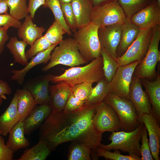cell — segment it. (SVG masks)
Returning <instances> with one entry per match:
<instances>
[{"label":"cell","mask_w":160,"mask_h":160,"mask_svg":"<svg viewBox=\"0 0 160 160\" xmlns=\"http://www.w3.org/2000/svg\"><path fill=\"white\" fill-rule=\"evenodd\" d=\"M97 105L83 106L68 113L63 110L52 111L39 127V140L45 141L51 151L69 141L95 149L101 143L102 137L92 123Z\"/></svg>","instance_id":"6da1fadb"},{"label":"cell","mask_w":160,"mask_h":160,"mask_svg":"<svg viewBox=\"0 0 160 160\" xmlns=\"http://www.w3.org/2000/svg\"><path fill=\"white\" fill-rule=\"evenodd\" d=\"M104 77L102 56L95 58L83 67H74L65 70L59 76L49 75L50 81L63 82L71 87L84 82H98Z\"/></svg>","instance_id":"7a4b0ae2"},{"label":"cell","mask_w":160,"mask_h":160,"mask_svg":"<svg viewBox=\"0 0 160 160\" xmlns=\"http://www.w3.org/2000/svg\"><path fill=\"white\" fill-rule=\"evenodd\" d=\"M58 46L53 49L49 62L42 68L46 71L58 65L72 67L87 63L81 55L77 44L74 39L68 38L63 40Z\"/></svg>","instance_id":"3957f363"},{"label":"cell","mask_w":160,"mask_h":160,"mask_svg":"<svg viewBox=\"0 0 160 160\" xmlns=\"http://www.w3.org/2000/svg\"><path fill=\"white\" fill-rule=\"evenodd\" d=\"M144 125L140 122L135 129L130 132L121 130L112 132L108 138L111 143L106 145L101 143L98 147L108 151L120 150L128 153L129 155L141 157L140 142Z\"/></svg>","instance_id":"277c9868"},{"label":"cell","mask_w":160,"mask_h":160,"mask_svg":"<svg viewBox=\"0 0 160 160\" xmlns=\"http://www.w3.org/2000/svg\"><path fill=\"white\" fill-rule=\"evenodd\" d=\"M99 26L93 22L78 28L74 34V39L79 51L87 63L101 57V47L98 31Z\"/></svg>","instance_id":"5b68a950"},{"label":"cell","mask_w":160,"mask_h":160,"mask_svg":"<svg viewBox=\"0 0 160 160\" xmlns=\"http://www.w3.org/2000/svg\"><path fill=\"white\" fill-rule=\"evenodd\" d=\"M103 101L110 105L118 115L120 121L121 131H131L138 126L140 123L138 116L129 99L108 93Z\"/></svg>","instance_id":"8992f818"},{"label":"cell","mask_w":160,"mask_h":160,"mask_svg":"<svg viewBox=\"0 0 160 160\" xmlns=\"http://www.w3.org/2000/svg\"><path fill=\"white\" fill-rule=\"evenodd\" d=\"M160 40V25L153 28V35L147 52L137 67L135 74L140 79H152L156 74V65L160 61L159 45Z\"/></svg>","instance_id":"52a82bcc"},{"label":"cell","mask_w":160,"mask_h":160,"mask_svg":"<svg viewBox=\"0 0 160 160\" xmlns=\"http://www.w3.org/2000/svg\"><path fill=\"white\" fill-rule=\"evenodd\" d=\"M153 28L140 29L135 41L125 52L116 60L118 65H125L135 61L141 62L148 49Z\"/></svg>","instance_id":"ba28073f"},{"label":"cell","mask_w":160,"mask_h":160,"mask_svg":"<svg viewBox=\"0 0 160 160\" xmlns=\"http://www.w3.org/2000/svg\"><path fill=\"white\" fill-rule=\"evenodd\" d=\"M127 18L117 0L103 5L93 7L91 22L102 28L123 24Z\"/></svg>","instance_id":"9c48e42d"},{"label":"cell","mask_w":160,"mask_h":160,"mask_svg":"<svg viewBox=\"0 0 160 160\" xmlns=\"http://www.w3.org/2000/svg\"><path fill=\"white\" fill-rule=\"evenodd\" d=\"M141 62L135 61L119 66L112 80L108 84L109 93L129 99L130 87L135 69Z\"/></svg>","instance_id":"30bf717a"},{"label":"cell","mask_w":160,"mask_h":160,"mask_svg":"<svg viewBox=\"0 0 160 160\" xmlns=\"http://www.w3.org/2000/svg\"><path fill=\"white\" fill-rule=\"evenodd\" d=\"M92 123L96 131L102 135L105 132H112L120 130L118 115L113 108L104 101L97 106Z\"/></svg>","instance_id":"8fae6325"},{"label":"cell","mask_w":160,"mask_h":160,"mask_svg":"<svg viewBox=\"0 0 160 160\" xmlns=\"http://www.w3.org/2000/svg\"><path fill=\"white\" fill-rule=\"evenodd\" d=\"M122 24L99 28L98 31L101 48L116 60L118 58L116 51L120 41Z\"/></svg>","instance_id":"7c38bea8"},{"label":"cell","mask_w":160,"mask_h":160,"mask_svg":"<svg viewBox=\"0 0 160 160\" xmlns=\"http://www.w3.org/2000/svg\"><path fill=\"white\" fill-rule=\"evenodd\" d=\"M131 22L140 29L154 28L160 25V5L157 0L152 2L130 18Z\"/></svg>","instance_id":"4fadbf2b"},{"label":"cell","mask_w":160,"mask_h":160,"mask_svg":"<svg viewBox=\"0 0 160 160\" xmlns=\"http://www.w3.org/2000/svg\"><path fill=\"white\" fill-rule=\"evenodd\" d=\"M140 79L133 74L129 96V99L133 104L138 116L143 114H149L153 112L149 97L146 91L142 89Z\"/></svg>","instance_id":"5bb4252c"},{"label":"cell","mask_w":160,"mask_h":160,"mask_svg":"<svg viewBox=\"0 0 160 160\" xmlns=\"http://www.w3.org/2000/svg\"><path fill=\"white\" fill-rule=\"evenodd\" d=\"M140 122L143 123L148 132L149 145L153 159L159 160L160 149V124L158 122L153 112L149 114H143L138 116Z\"/></svg>","instance_id":"9a60e30c"},{"label":"cell","mask_w":160,"mask_h":160,"mask_svg":"<svg viewBox=\"0 0 160 160\" xmlns=\"http://www.w3.org/2000/svg\"><path fill=\"white\" fill-rule=\"evenodd\" d=\"M52 111L50 103L36 107L23 121L25 134L28 135L39 128Z\"/></svg>","instance_id":"2e32d148"},{"label":"cell","mask_w":160,"mask_h":160,"mask_svg":"<svg viewBox=\"0 0 160 160\" xmlns=\"http://www.w3.org/2000/svg\"><path fill=\"white\" fill-rule=\"evenodd\" d=\"M58 43L52 44L47 49L38 53L22 69L12 70L11 73L13 74L11 77V79L16 81L20 85H22L24 81L26 74L29 70L38 65L42 63L46 64L48 63L50 59L52 52Z\"/></svg>","instance_id":"e0dca14e"},{"label":"cell","mask_w":160,"mask_h":160,"mask_svg":"<svg viewBox=\"0 0 160 160\" xmlns=\"http://www.w3.org/2000/svg\"><path fill=\"white\" fill-rule=\"evenodd\" d=\"M50 103L52 111H59L63 110L71 95V87L66 83L59 82L50 86Z\"/></svg>","instance_id":"ac0fdd59"},{"label":"cell","mask_w":160,"mask_h":160,"mask_svg":"<svg viewBox=\"0 0 160 160\" xmlns=\"http://www.w3.org/2000/svg\"><path fill=\"white\" fill-rule=\"evenodd\" d=\"M141 79L142 84L149 97L153 114L158 122L160 123V75L158 71L155 80L149 81L146 78Z\"/></svg>","instance_id":"d6986e66"},{"label":"cell","mask_w":160,"mask_h":160,"mask_svg":"<svg viewBox=\"0 0 160 160\" xmlns=\"http://www.w3.org/2000/svg\"><path fill=\"white\" fill-rule=\"evenodd\" d=\"M17 100V95L16 92L8 107L0 115V130L3 136H7L14 126L19 121Z\"/></svg>","instance_id":"ffe728a7"},{"label":"cell","mask_w":160,"mask_h":160,"mask_svg":"<svg viewBox=\"0 0 160 160\" xmlns=\"http://www.w3.org/2000/svg\"><path fill=\"white\" fill-rule=\"evenodd\" d=\"M30 15L28 14L20 27L18 28L17 36L22 40L31 47L35 41L42 36L45 29L38 27L33 23Z\"/></svg>","instance_id":"44dd1931"},{"label":"cell","mask_w":160,"mask_h":160,"mask_svg":"<svg viewBox=\"0 0 160 160\" xmlns=\"http://www.w3.org/2000/svg\"><path fill=\"white\" fill-rule=\"evenodd\" d=\"M140 29L127 18L122 24V30L116 53L117 57L123 55L137 38Z\"/></svg>","instance_id":"7402d4cb"},{"label":"cell","mask_w":160,"mask_h":160,"mask_svg":"<svg viewBox=\"0 0 160 160\" xmlns=\"http://www.w3.org/2000/svg\"><path fill=\"white\" fill-rule=\"evenodd\" d=\"M71 4L78 28L89 24L93 7L90 0H73Z\"/></svg>","instance_id":"603a6c76"},{"label":"cell","mask_w":160,"mask_h":160,"mask_svg":"<svg viewBox=\"0 0 160 160\" xmlns=\"http://www.w3.org/2000/svg\"><path fill=\"white\" fill-rule=\"evenodd\" d=\"M6 145L14 152L20 149L25 148L30 144L25 137L23 121H19L9 132Z\"/></svg>","instance_id":"cb8c5ba5"},{"label":"cell","mask_w":160,"mask_h":160,"mask_svg":"<svg viewBox=\"0 0 160 160\" xmlns=\"http://www.w3.org/2000/svg\"><path fill=\"white\" fill-rule=\"evenodd\" d=\"M16 92L17 95V111L19 121H23L36 107L33 97L28 89H18Z\"/></svg>","instance_id":"d4e9b609"},{"label":"cell","mask_w":160,"mask_h":160,"mask_svg":"<svg viewBox=\"0 0 160 160\" xmlns=\"http://www.w3.org/2000/svg\"><path fill=\"white\" fill-rule=\"evenodd\" d=\"M51 151L45 141L39 140L36 145L25 150L18 160H44Z\"/></svg>","instance_id":"484cf974"},{"label":"cell","mask_w":160,"mask_h":160,"mask_svg":"<svg viewBox=\"0 0 160 160\" xmlns=\"http://www.w3.org/2000/svg\"><path fill=\"white\" fill-rule=\"evenodd\" d=\"M49 75L39 82L29 87L28 89L33 97L36 105L50 103L49 95Z\"/></svg>","instance_id":"4316f807"},{"label":"cell","mask_w":160,"mask_h":160,"mask_svg":"<svg viewBox=\"0 0 160 160\" xmlns=\"http://www.w3.org/2000/svg\"><path fill=\"white\" fill-rule=\"evenodd\" d=\"M27 44L23 40H18L16 37H12L10 39L6 47L13 55L15 63L25 66L28 63L25 52Z\"/></svg>","instance_id":"83f0119b"},{"label":"cell","mask_w":160,"mask_h":160,"mask_svg":"<svg viewBox=\"0 0 160 160\" xmlns=\"http://www.w3.org/2000/svg\"><path fill=\"white\" fill-rule=\"evenodd\" d=\"M108 83L104 77L93 88L91 94L83 106L97 105L103 101L109 93Z\"/></svg>","instance_id":"f1b7e54d"},{"label":"cell","mask_w":160,"mask_h":160,"mask_svg":"<svg viewBox=\"0 0 160 160\" xmlns=\"http://www.w3.org/2000/svg\"><path fill=\"white\" fill-rule=\"evenodd\" d=\"M153 0H117L127 18L150 4Z\"/></svg>","instance_id":"f546056e"},{"label":"cell","mask_w":160,"mask_h":160,"mask_svg":"<svg viewBox=\"0 0 160 160\" xmlns=\"http://www.w3.org/2000/svg\"><path fill=\"white\" fill-rule=\"evenodd\" d=\"M91 149L80 143L72 142L67 156L68 160H91Z\"/></svg>","instance_id":"4dcf8cb0"},{"label":"cell","mask_w":160,"mask_h":160,"mask_svg":"<svg viewBox=\"0 0 160 160\" xmlns=\"http://www.w3.org/2000/svg\"><path fill=\"white\" fill-rule=\"evenodd\" d=\"M49 8L52 12L57 21L69 36L72 35L71 30L67 24L63 14L61 4L59 0H46L43 5Z\"/></svg>","instance_id":"1f68e13d"},{"label":"cell","mask_w":160,"mask_h":160,"mask_svg":"<svg viewBox=\"0 0 160 160\" xmlns=\"http://www.w3.org/2000/svg\"><path fill=\"white\" fill-rule=\"evenodd\" d=\"M101 54L104 77L109 83L114 77L119 66L116 60L102 48Z\"/></svg>","instance_id":"d6a6232c"},{"label":"cell","mask_w":160,"mask_h":160,"mask_svg":"<svg viewBox=\"0 0 160 160\" xmlns=\"http://www.w3.org/2000/svg\"><path fill=\"white\" fill-rule=\"evenodd\" d=\"M9 14L14 18L20 21L28 15L27 0H7Z\"/></svg>","instance_id":"836d02e7"},{"label":"cell","mask_w":160,"mask_h":160,"mask_svg":"<svg viewBox=\"0 0 160 160\" xmlns=\"http://www.w3.org/2000/svg\"><path fill=\"white\" fill-rule=\"evenodd\" d=\"M94 150L98 158L102 157L105 159L111 160H140V157L137 156L129 155H124L121 154L118 150H114V152L110 151L97 147Z\"/></svg>","instance_id":"e575fe53"},{"label":"cell","mask_w":160,"mask_h":160,"mask_svg":"<svg viewBox=\"0 0 160 160\" xmlns=\"http://www.w3.org/2000/svg\"><path fill=\"white\" fill-rule=\"evenodd\" d=\"M66 33L60 24L55 20L44 36L49 42L53 44L61 41L63 40V35Z\"/></svg>","instance_id":"d590c367"},{"label":"cell","mask_w":160,"mask_h":160,"mask_svg":"<svg viewBox=\"0 0 160 160\" xmlns=\"http://www.w3.org/2000/svg\"><path fill=\"white\" fill-rule=\"evenodd\" d=\"M93 83L84 82L76 84L71 87L72 93L79 100L86 102L91 93Z\"/></svg>","instance_id":"8d00e7d4"},{"label":"cell","mask_w":160,"mask_h":160,"mask_svg":"<svg viewBox=\"0 0 160 160\" xmlns=\"http://www.w3.org/2000/svg\"><path fill=\"white\" fill-rule=\"evenodd\" d=\"M52 44L45 39L44 36H42L35 41L25 52L27 59L28 60L32 58L38 53L48 48Z\"/></svg>","instance_id":"74e56055"},{"label":"cell","mask_w":160,"mask_h":160,"mask_svg":"<svg viewBox=\"0 0 160 160\" xmlns=\"http://www.w3.org/2000/svg\"><path fill=\"white\" fill-rule=\"evenodd\" d=\"M60 4L65 21L70 30L74 33L78 28L71 3Z\"/></svg>","instance_id":"f35d334b"},{"label":"cell","mask_w":160,"mask_h":160,"mask_svg":"<svg viewBox=\"0 0 160 160\" xmlns=\"http://www.w3.org/2000/svg\"><path fill=\"white\" fill-rule=\"evenodd\" d=\"M146 128L144 125L141 138L142 144L140 145V160H154L151 153Z\"/></svg>","instance_id":"ab89813d"},{"label":"cell","mask_w":160,"mask_h":160,"mask_svg":"<svg viewBox=\"0 0 160 160\" xmlns=\"http://www.w3.org/2000/svg\"><path fill=\"white\" fill-rule=\"evenodd\" d=\"M85 102L77 98L71 92L63 110L65 113L75 111L82 108Z\"/></svg>","instance_id":"60d3db41"},{"label":"cell","mask_w":160,"mask_h":160,"mask_svg":"<svg viewBox=\"0 0 160 160\" xmlns=\"http://www.w3.org/2000/svg\"><path fill=\"white\" fill-rule=\"evenodd\" d=\"M21 24L20 21L14 18L9 14L0 15V28L12 27L18 29Z\"/></svg>","instance_id":"b9f144b4"},{"label":"cell","mask_w":160,"mask_h":160,"mask_svg":"<svg viewBox=\"0 0 160 160\" xmlns=\"http://www.w3.org/2000/svg\"><path fill=\"white\" fill-rule=\"evenodd\" d=\"M14 152L9 148L5 143L2 135H0V160H12Z\"/></svg>","instance_id":"7bdbcfd3"},{"label":"cell","mask_w":160,"mask_h":160,"mask_svg":"<svg viewBox=\"0 0 160 160\" xmlns=\"http://www.w3.org/2000/svg\"><path fill=\"white\" fill-rule=\"evenodd\" d=\"M12 92V89L8 83L0 79V106L2 104L3 100L7 99L6 95H9Z\"/></svg>","instance_id":"ee69618b"},{"label":"cell","mask_w":160,"mask_h":160,"mask_svg":"<svg viewBox=\"0 0 160 160\" xmlns=\"http://www.w3.org/2000/svg\"><path fill=\"white\" fill-rule=\"evenodd\" d=\"M46 0H29L28 12L32 19L34 18L35 12L41 6L43 5Z\"/></svg>","instance_id":"f6af8a7d"},{"label":"cell","mask_w":160,"mask_h":160,"mask_svg":"<svg viewBox=\"0 0 160 160\" xmlns=\"http://www.w3.org/2000/svg\"><path fill=\"white\" fill-rule=\"evenodd\" d=\"M9 28H0V55L4 50L6 42L9 39L7 33Z\"/></svg>","instance_id":"bcb514c9"},{"label":"cell","mask_w":160,"mask_h":160,"mask_svg":"<svg viewBox=\"0 0 160 160\" xmlns=\"http://www.w3.org/2000/svg\"><path fill=\"white\" fill-rule=\"evenodd\" d=\"M117 0H90L93 7L100 6Z\"/></svg>","instance_id":"7dc6e473"},{"label":"cell","mask_w":160,"mask_h":160,"mask_svg":"<svg viewBox=\"0 0 160 160\" xmlns=\"http://www.w3.org/2000/svg\"><path fill=\"white\" fill-rule=\"evenodd\" d=\"M7 1V0L0 1V15L8 14V7Z\"/></svg>","instance_id":"c3c4849f"},{"label":"cell","mask_w":160,"mask_h":160,"mask_svg":"<svg viewBox=\"0 0 160 160\" xmlns=\"http://www.w3.org/2000/svg\"><path fill=\"white\" fill-rule=\"evenodd\" d=\"M60 4L71 3L73 0H59Z\"/></svg>","instance_id":"681fc988"},{"label":"cell","mask_w":160,"mask_h":160,"mask_svg":"<svg viewBox=\"0 0 160 160\" xmlns=\"http://www.w3.org/2000/svg\"><path fill=\"white\" fill-rule=\"evenodd\" d=\"M159 4L160 5V0H157Z\"/></svg>","instance_id":"f907efd6"},{"label":"cell","mask_w":160,"mask_h":160,"mask_svg":"<svg viewBox=\"0 0 160 160\" xmlns=\"http://www.w3.org/2000/svg\"><path fill=\"white\" fill-rule=\"evenodd\" d=\"M0 135H2V133L0 130Z\"/></svg>","instance_id":"816d5d0a"},{"label":"cell","mask_w":160,"mask_h":160,"mask_svg":"<svg viewBox=\"0 0 160 160\" xmlns=\"http://www.w3.org/2000/svg\"><path fill=\"white\" fill-rule=\"evenodd\" d=\"M1 0H0V1H1Z\"/></svg>","instance_id":"f5cc1de1"}]
</instances>
